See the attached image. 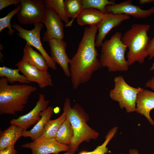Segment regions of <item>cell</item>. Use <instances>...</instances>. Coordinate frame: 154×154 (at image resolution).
Returning <instances> with one entry per match:
<instances>
[{"instance_id":"obj_1","label":"cell","mask_w":154,"mask_h":154,"mask_svg":"<svg viewBox=\"0 0 154 154\" xmlns=\"http://www.w3.org/2000/svg\"><path fill=\"white\" fill-rule=\"evenodd\" d=\"M96 25L85 28L76 53L70 59V71L72 88L76 89L88 82L101 67L95 47Z\"/></svg>"},{"instance_id":"obj_2","label":"cell","mask_w":154,"mask_h":154,"mask_svg":"<svg viewBox=\"0 0 154 154\" xmlns=\"http://www.w3.org/2000/svg\"><path fill=\"white\" fill-rule=\"evenodd\" d=\"M37 90L28 84L9 85L6 78H0V114L15 115L22 111L29 97Z\"/></svg>"},{"instance_id":"obj_3","label":"cell","mask_w":154,"mask_h":154,"mask_svg":"<svg viewBox=\"0 0 154 154\" xmlns=\"http://www.w3.org/2000/svg\"><path fill=\"white\" fill-rule=\"evenodd\" d=\"M63 110L71 124L74 132L72 140L68 145V151L74 154L81 143L96 139L99 133L87 124L86 119L87 114L79 104H76L72 108L70 100L67 97L65 100Z\"/></svg>"},{"instance_id":"obj_4","label":"cell","mask_w":154,"mask_h":154,"mask_svg":"<svg viewBox=\"0 0 154 154\" xmlns=\"http://www.w3.org/2000/svg\"><path fill=\"white\" fill-rule=\"evenodd\" d=\"M150 28L148 24H134L122 36V42L128 48L127 58L129 66L135 62L142 64L149 56L150 38L147 32Z\"/></svg>"},{"instance_id":"obj_5","label":"cell","mask_w":154,"mask_h":154,"mask_svg":"<svg viewBox=\"0 0 154 154\" xmlns=\"http://www.w3.org/2000/svg\"><path fill=\"white\" fill-rule=\"evenodd\" d=\"M122 35L116 32L110 38L103 42L101 47V66L107 67L109 72L126 71L129 66L125 57L127 46L122 42Z\"/></svg>"},{"instance_id":"obj_6","label":"cell","mask_w":154,"mask_h":154,"mask_svg":"<svg viewBox=\"0 0 154 154\" xmlns=\"http://www.w3.org/2000/svg\"><path fill=\"white\" fill-rule=\"evenodd\" d=\"M114 81V87L109 93L110 98L117 102L121 109L125 108L127 112L136 111L137 95L144 88L131 86L122 76L115 77Z\"/></svg>"},{"instance_id":"obj_7","label":"cell","mask_w":154,"mask_h":154,"mask_svg":"<svg viewBox=\"0 0 154 154\" xmlns=\"http://www.w3.org/2000/svg\"><path fill=\"white\" fill-rule=\"evenodd\" d=\"M21 9L16 14L18 22L22 25L42 23L46 7L43 0H21Z\"/></svg>"},{"instance_id":"obj_8","label":"cell","mask_w":154,"mask_h":154,"mask_svg":"<svg viewBox=\"0 0 154 154\" xmlns=\"http://www.w3.org/2000/svg\"><path fill=\"white\" fill-rule=\"evenodd\" d=\"M34 25V28L31 30L25 29L17 23H13L12 27L18 32L17 34L19 37L39 51L45 59L49 68L53 70H56V63L46 52L41 42L40 32L43 27V25L42 23L40 22L35 23Z\"/></svg>"},{"instance_id":"obj_9","label":"cell","mask_w":154,"mask_h":154,"mask_svg":"<svg viewBox=\"0 0 154 154\" xmlns=\"http://www.w3.org/2000/svg\"><path fill=\"white\" fill-rule=\"evenodd\" d=\"M21 146L30 149L32 154H59L60 152H67L69 150L68 145L59 143L55 138L48 139L42 136Z\"/></svg>"},{"instance_id":"obj_10","label":"cell","mask_w":154,"mask_h":154,"mask_svg":"<svg viewBox=\"0 0 154 154\" xmlns=\"http://www.w3.org/2000/svg\"><path fill=\"white\" fill-rule=\"evenodd\" d=\"M132 2L131 0H127L119 3L108 5L106 7V14H125L141 19L147 18L154 14V7L144 10L139 6L133 5Z\"/></svg>"},{"instance_id":"obj_11","label":"cell","mask_w":154,"mask_h":154,"mask_svg":"<svg viewBox=\"0 0 154 154\" xmlns=\"http://www.w3.org/2000/svg\"><path fill=\"white\" fill-rule=\"evenodd\" d=\"M15 65L30 83L36 82L40 88L53 85L51 76L48 71H42L22 60L17 63Z\"/></svg>"},{"instance_id":"obj_12","label":"cell","mask_w":154,"mask_h":154,"mask_svg":"<svg viewBox=\"0 0 154 154\" xmlns=\"http://www.w3.org/2000/svg\"><path fill=\"white\" fill-rule=\"evenodd\" d=\"M42 23L46 28L43 37L44 41L48 42L53 38L63 40L64 38V24L52 8H46V15Z\"/></svg>"},{"instance_id":"obj_13","label":"cell","mask_w":154,"mask_h":154,"mask_svg":"<svg viewBox=\"0 0 154 154\" xmlns=\"http://www.w3.org/2000/svg\"><path fill=\"white\" fill-rule=\"evenodd\" d=\"M49 101L46 100L44 94H40L39 100L34 108L28 113L19 116L17 119H13L10 121L11 124H16L24 129H26L31 126L36 124L41 117L39 116L40 112L47 108Z\"/></svg>"},{"instance_id":"obj_14","label":"cell","mask_w":154,"mask_h":154,"mask_svg":"<svg viewBox=\"0 0 154 154\" xmlns=\"http://www.w3.org/2000/svg\"><path fill=\"white\" fill-rule=\"evenodd\" d=\"M106 14L105 17L97 25L98 33L95 40L96 47L101 46L104 39L111 30L119 26L123 21L130 18L129 16L125 14Z\"/></svg>"},{"instance_id":"obj_15","label":"cell","mask_w":154,"mask_h":154,"mask_svg":"<svg viewBox=\"0 0 154 154\" xmlns=\"http://www.w3.org/2000/svg\"><path fill=\"white\" fill-rule=\"evenodd\" d=\"M50 48V56L56 63L58 64L67 77H70L68 64L70 59L66 52L67 44L63 40L53 38L49 42Z\"/></svg>"},{"instance_id":"obj_16","label":"cell","mask_w":154,"mask_h":154,"mask_svg":"<svg viewBox=\"0 0 154 154\" xmlns=\"http://www.w3.org/2000/svg\"><path fill=\"white\" fill-rule=\"evenodd\" d=\"M154 109V92L144 88L137 95L136 101V112L144 116L150 124L154 126V121L150 115Z\"/></svg>"},{"instance_id":"obj_17","label":"cell","mask_w":154,"mask_h":154,"mask_svg":"<svg viewBox=\"0 0 154 154\" xmlns=\"http://www.w3.org/2000/svg\"><path fill=\"white\" fill-rule=\"evenodd\" d=\"M54 112L52 106H49L45 110L40 112L39 116L40 119L29 131L24 129L23 131V136L29 137L33 141H34L42 136L44 126L50 119Z\"/></svg>"},{"instance_id":"obj_18","label":"cell","mask_w":154,"mask_h":154,"mask_svg":"<svg viewBox=\"0 0 154 154\" xmlns=\"http://www.w3.org/2000/svg\"><path fill=\"white\" fill-rule=\"evenodd\" d=\"M24 129L14 124L11 125L3 131L0 132V151L11 146H14L18 139L23 136Z\"/></svg>"},{"instance_id":"obj_19","label":"cell","mask_w":154,"mask_h":154,"mask_svg":"<svg viewBox=\"0 0 154 154\" xmlns=\"http://www.w3.org/2000/svg\"><path fill=\"white\" fill-rule=\"evenodd\" d=\"M21 60L29 63L43 71H47L49 68L42 55L35 50L31 46L26 42L23 48Z\"/></svg>"},{"instance_id":"obj_20","label":"cell","mask_w":154,"mask_h":154,"mask_svg":"<svg viewBox=\"0 0 154 154\" xmlns=\"http://www.w3.org/2000/svg\"><path fill=\"white\" fill-rule=\"evenodd\" d=\"M99 10L93 8L82 10L77 17L78 24L80 26L85 25H97L106 16Z\"/></svg>"},{"instance_id":"obj_21","label":"cell","mask_w":154,"mask_h":154,"mask_svg":"<svg viewBox=\"0 0 154 154\" xmlns=\"http://www.w3.org/2000/svg\"><path fill=\"white\" fill-rule=\"evenodd\" d=\"M74 136V131L68 119L66 118L60 127L55 139L59 143L69 145Z\"/></svg>"},{"instance_id":"obj_22","label":"cell","mask_w":154,"mask_h":154,"mask_svg":"<svg viewBox=\"0 0 154 154\" xmlns=\"http://www.w3.org/2000/svg\"><path fill=\"white\" fill-rule=\"evenodd\" d=\"M19 72L20 70L18 68L12 69L3 66L0 67V77L6 78L8 82L11 84H13L16 82L23 84H29L30 82L26 77L20 74Z\"/></svg>"},{"instance_id":"obj_23","label":"cell","mask_w":154,"mask_h":154,"mask_svg":"<svg viewBox=\"0 0 154 154\" xmlns=\"http://www.w3.org/2000/svg\"><path fill=\"white\" fill-rule=\"evenodd\" d=\"M66 118V114L63 112L57 118L49 120L44 126L42 136L48 139L55 138L60 127Z\"/></svg>"},{"instance_id":"obj_24","label":"cell","mask_w":154,"mask_h":154,"mask_svg":"<svg viewBox=\"0 0 154 154\" xmlns=\"http://www.w3.org/2000/svg\"><path fill=\"white\" fill-rule=\"evenodd\" d=\"M64 7L66 15L72 20L65 25L71 26L74 19L77 17L78 15L83 10L81 0H66L64 1Z\"/></svg>"},{"instance_id":"obj_25","label":"cell","mask_w":154,"mask_h":154,"mask_svg":"<svg viewBox=\"0 0 154 154\" xmlns=\"http://www.w3.org/2000/svg\"><path fill=\"white\" fill-rule=\"evenodd\" d=\"M44 1L46 7L52 8L66 25L69 22L65 12L63 0H44Z\"/></svg>"},{"instance_id":"obj_26","label":"cell","mask_w":154,"mask_h":154,"mask_svg":"<svg viewBox=\"0 0 154 154\" xmlns=\"http://www.w3.org/2000/svg\"><path fill=\"white\" fill-rule=\"evenodd\" d=\"M83 9L93 8L105 14L106 7L108 5L116 4L115 0H81Z\"/></svg>"},{"instance_id":"obj_27","label":"cell","mask_w":154,"mask_h":154,"mask_svg":"<svg viewBox=\"0 0 154 154\" xmlns=\"http://www.w3.org/2000/svg\"><path fill=\"white\" fill-rule=\"evenodd\" d=\"M118 129L117 127L112 128L108 132L105 137L106 139L104 142L99 145L93 151H82L79 154H105L108 152L107 146L110 140L113 138Z\"/></svg>"},{"instance_id":"obj_28","label":"cell","mask_w":154,"mask_h":154,"mask_svg":"<svg viewBox=\"0 0 154 154\" xmlns=\"http://www.w3.org/2000/svg\"><path fill=\"white\" fill-rule=\"evenodd\" d=\"M21 5L19 4L14 9L10 12L5 17L0 19V32L4 29L7 28L9 29L7 33L10 36H12L14 33L15 31L12 28L11 24V20L13 17L21 9Z\"/></svg>"},{"instance_id":"obj_29","label":"cell","mask_w":154,"mask_h":154,"mask_svg":"<svg viewBox=\"0 0 154 154\" xmlns=\"http://www.w3.org/2000/svg\"><path fill=\"white\" fill-rule=\"evenodd\" d=\"M21 3V0H0V11L12 5H15Z\"/></svg>"},{"instance_id":"obj_30","label":"cell","mask_w":154,"mask_h":154,"mask_svg":"<svg viewBox=\"0 0 154 154\" xmlns=\"http://www.w3.org/2000/svg\"><path fill=\"white\" fill-rule=\"evenodd\" d=\"M148 50L149 59L150 60L154 57V37L149 40Z\"/></svg>"},{"instance_id":"obj_31","label":"cell","mask_w":154,"mask_h":154,"mask_svg":"<svg viewBox=\"0 0 154 154\" xmlns=\"http://www.w3.org/2000/svg\"><path fill=\"white\" fill-rule=\"evenodd\" d=\"M17 153L14 146H9L0 151V154H17Z\"/></svg>"},{"instance_id":"obj_32","label":"cell","mask_w":154,"mask_h":154,"mask_svg":"<svg viewBox=\"0 0 154 154\" xmlns=\"http://www.w3.org/2000/svg\"><path fill=\"white\" fill-rule=\"evenodd\" d=\"M145 86L154 91V76L152 77L151 79L148 80L146 82Z\"/></svg>"},{"instance_id":"obj_33","label":"cell","mask_w":154,"mask_h":154,"mask_svg":"<svg viewBox=\"0 0 154 154\" xmlns=\"http://www.w3.org/2000/svg\"><path fill=\"white\" fill-rule=\"evenodd\" d=\"M153 0H140L139 1V3L140 4L143 5L153 2Z\"/></svg>"},{"instance_id":"obj_34","label":"cell","mask_w":154,"mask_h":154,"mask_svg":"<svg viewBox=\"0 0 154 154\" xmlns=\"http://www.w3.org/2000/svg\"><path fill=\"white\" fill-rule=\"evenodd\" d=\"M129 154H139L138 150L136 149H130L129 151Z\"/></svg>"},{"instance_id":"obj_35","label":"cell","mask_w":154,"mask_h":154,"mask_svg":"<svg viewBox=\"0 0 154 154\" xmlns=\"http://www.w3.org/2000/svg\"><path fill=\"white\" fill-rule=\"evenodd\" d=\"M62 154H72L69 151H67V152Z\"/></svg>"},{"instance_id":"obj_36","label":"cell","mask_w":154,"mask_h":154,"mask_svg":"<svg viewBox=\"0 0 154 154\" xmlns=\"http://www.w3.org/2000/svg\"><path fill=\"white\" fill-rule=\"evenodd\" d=\"M153 4H154V0H153Z\"/></svg>"},{"instance_id":"obj_37","label":"cell","mask_w":154,"mask_h":154,"mask_svg":"<svg viewBox=\"0 0 154 154\" xmlns=\"http://www.w3.org/2000/svg\"><path fill=\"white\" fill-rule=\"evenodd\" d=\"M120 154H123V153H121Z\"/></svg>"}]
</instances>
